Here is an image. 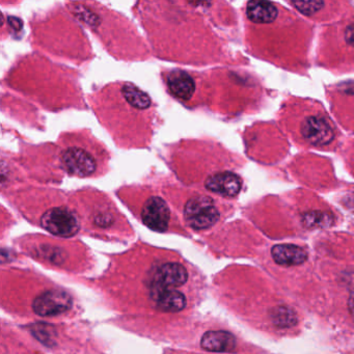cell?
<instances>
[{"mask_svg": "<svg viewBox=\"0 0 354 354\" xmlns=\"http://www.w3.org/2000/svg\"><path fill=\"white\" fill-rule=\"evenodd\" d=\"M184 220L194 230H206L220 220L216 202L208 196H192L184 205Z\"/></svg>", "mask_w": 354, "mask_h": 354, "instance_id": "6da1fadb", "label": "cell"}, {"mask_svg": "<svg viewBox=\"0 0 354 354\" xmlns=\"http://www.w3.org/2000/svg\"><path fill=\"white\" fill-rule=\"evenodd\" d=\"M61 165L69 175L76 177H92L97 173L99 163L97 155L85 146L73 145L61 154Z\"/></svg>", "mask_w": 354, "mask_h": 354, "instance_id": "7a4b0ae2", "label": "cell"}, {"mask_svg": "<svg viewBox=\"0 0 354 354\" xmlns=\"http://www.w3.org/2000/svg\"><path fill=\"white\" fill-rule=\"evenodd\" d=\"M41 226L55 236L69 238L81 229L79 218L72 211L63 207L49 209L41 218Z\"/></svg>", "mask_w": 354, "mask_h": 354, "instance_id": "3957f363", "label": "cell"}, {"mask_svg": "<svg viewBox=\"0 0 354 354\" xmlns=\"http://www.w3.org/2000/svg\"><path fill=\"white\" fill-rule=\"evenodd\" d=\"M72 298L63 290H49L37 296L32 310L41 317H52L63 314L72 308Z\"/></svg>", "mask_w": 354, "mask_h": 354, "instance_id": "277c9868", "label": "cell"}, {"mask_svg": "<svg viewBox=\"0 0 354 354\" xmlns=\"http://www.w3.org/2000/svg\"><path fill=\"white\" fill-rule=\"evenodd\" d=\"M141 220L151 230L165 232L171 220V211L159 196H150L141 208Z\"/></svg>", "mask_w": 354, "mask_h": 354, "instance_id": "5b68a950", "label": "cell"}, {"mask_svg": "<svg viewBox=\"0 0 354 354\" xmlns=\"http://www.w3.org/2000/svg\"><path fill=\"white\" fill-rule=\"evenodd\" d=\"M302 134L309 144L315 147L327 146L335 138V131L324 116H308L302 123Z\"/></svg>", "mask_w": 354, "mask_h": 354, "instance_id": "8992f818", "label": "cell"}, {"mask_svg": "<svg viewBox=\"0 0 354 354\" xmlns=\"http://www.w3.org/2000/svg\"><path fill=\"white\" fill-rule=\"evenodd\" d=\"M187 280V270L181 264L165 263L159 266L155 271L152 288L174 289L183 286Z\"/></svg>", "mask_w": 354, "mask_h": 354, "instance_id": "52a82bcc", "label": "cell"}, {"mask_svg": "<svg viewBox=\"0 0 354 354\" xmlns=\"http://www.w3.org/2000/svg\"><path fill=\"white\" fill-rule=\"evenodd\" d=\"M205 186L209 191L220 196L233 198L240 192L242 188V180L236 174L231 171H222L210 176L205 182Z\"/></svg>", "mask_w": 354, "mask_h": 354, "instance_id": "ba28073f", "label": "cell"}, {"mask_svg": "<svg viewBox=\"0 0 354 354\" xmlns=\"http://www.w3.org/2000/svg\"><path fill=\"white\" fill-rule=\"evenodd\" d=\"M153 300L156 302L157 308L163 312L177 313L184 310L186 306V298L181 292L175 289H163L152 288Z\"/></svg>", "mask_w": 354, "mask_h": 354, "instance_id": "9c48e42d", "label": "cell"}, {"mask_svg": "<svg viewBox=\"0 0 354 354\" xmlns=\"http://www.w3.org/2000/svg\"><path fill=\"white\" fill-rule=\"evenodd\" d=\"M167 87L171 93L180 100L191 99L196 92V83L187 72L176 70L167 76Z\"/></svg>", "mask_w": 354, "mask_h": 354, "instance_id": "30bf717a", "label": "cell"}, {"mask_svg": "<svg viewBox=\"0 0 354 354\" xmlns=\"http://www.w3.org/2000/svg\"><path fill=\"white\" fill-rule=\"evenodd\" d=\"M200 345L207 351L232 352L236 348V339L228 331H211L202 335Z\"/></svg>", "mask_w": 354, "mask_h": 354, "instance_id": "8fae6325", "label": "cell"}, {"mask_svg": "<svg viewBox=\"0 0 354 354\" xmlns=\"http://www.w3.org/2000/svg\"><path fill=\"white\" fill-rule=\"evenodd\" d=\"M271 255L276 263L284 266L300 265L308 259L306 251L294 244L275 245L272 247Z\"/></svg>", "mask_w": 354, "mask_h": 354, "instance_id": "7c38bea8", "label": "cell"}, {"mask_svg": "<svg viewBox=\"0 0 354 354\" xmlns=\"http://www.w3.org/2000/svg\"><path fill=\"white\" fill-rule=\"evenodd\" d=\"M247 15L255 23H270L278 17V9L267 1H251L247 3Z\"/></svg>", "mask_w": 354, "mask_h": 354, "instance_id": "4fadbf2b", "label": "cell"}, {"mask_svg": "<svg viewBox=\"0 0 354 354\" xmlns=\"http://www.w3.org/2000/svg\"><path fill=\"white\" fill-rule=\"evenodd\" d=\"M272 322L280 327H291L296 323L295 313L287 306H278L272 311Z\"/></svg>", "mask_w": 354, "mask_h": 354, "instance_id": "5bb4252c", "label": "cell"}, {"mask_svg": "<svg viewBox=\"0 0 354 354\" xmlns=\"http://www.w3.org/2000/svg\"><path fill=\"white\" fill-rule=\"evenodd\" d=\"M292 5L302 12L304 15H313V14L317 13L322 9L324 3H320V1H296V3H292Z\"/></svg>", "mask_w": 354, "mask_h": 354, "instance_id": "9a60e30c", "label": "cell"}, {"mask_svg": "<svg viewBox=\"0 0 354 354\" xmlns=\"http://www.w3.org/2000/svg\"><path fill=\"white\" fill-rule=\"evenodd\" d=\"M345 40L348 44L354 47V24L353 25L348 26V28H346Z\"/></svg>", "mask_w": 354, "mask_h": 354, "instance_id": "2e32d148", "label": "cell"}, {"mask_svg": "<svg viewBox=\"0 0 354 354\" xmlns=\"http://www.w3.org/2000/svg\"><path fill=\"white\" fill-rule=\"evenodd\" d=\"M348 306H349L350 313H351L352 317L354 318V294H352V295L350 296Z\"/></svg>", "mask_w": 354, "mask_h": 354, "instance_id": "e0dca14e", "label": "cell"}]
</instances>
